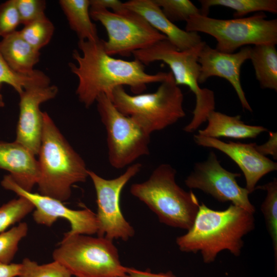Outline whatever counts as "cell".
Listing matches in <instances>:
<instances>
[{
    "mask_svg": "<svg viewBox=\"0 0 277 277\" xmlns=\"http://www.w3.org/2000/svg\"><path fill=\"white\" fill-rule=\"evenodd\" d=\"M78 47L81 53L76 50L72 52L76 64L70 63L69 67L78 78L76 94L86 108L102 94L110 98L113 90L118 86H128L133 92L140 94L148 84L161 83L169 74L162 72L148 74L138 60L113 57L105 52L102 39L95 42L78 41Z\"/></svg>",
    "mask_w": 277,
    "mask_h": 277,
    "instance_id": "cell-1",
    "label": "cell"
},
{
    "mask_svg": "<svg viewBox=\"0 0 277 277\" xmlns=\"http://www.w3.org/2000/svg\"><path fill=\"white\" fill-rule=\"evenodd\" d=\"M254 227L253 213L243 208L231 204L224 210H215L202 203L191 227L176 243L181 251L200 252L204 262L211 263L223 250L239 256L243 238Z\"/></svg>",
    "mask_w": 277,
    "mask_h": 277,
    "instance_id": "cell-2",
    "label": "cell"
},
{
    "mask_svg": "<svg viewBox=\"0 0 277 277\" xmlns=\"http://www.w3.org/2000/svg\"><path fill=\"white\" fill-rule=\"evenodd\" d=\"M43 122L38 190L41 194L64 202L70 197L73 184L86 181L89 170L46 112Z\"/></svg>",
    "mask_w": 277,
    "mask_h": 277,
    "instance_id": "cell-3",
    "label": "cell"
},
{
    "mask_svg": "<svg viewBox=\"0 0 277 277\" xmlns=\"http://www.w3.org/2000/svg\"><path fill=\"white\" fill-rule=\"evenodd\" d=\"M176 173L170 164H161L147 180L133 184L130 192L153 212L161 223L188 230L200 204L192 191L184 190L176 183Z\"/></svg>",
    "mask_w": 277,
    "mask_h": 277,
    "instance_id": "cell-4",
    "label": "cell"
},
{
    "mask_svg": "<svg viewBox=\"0 0 277 277\" xmlns=\"http://www.w3.org/2000/svg\"><path fill=\"white\" fill-rule=\"evenodd\" d=\"M205 44L202 41L189 49L180 51L167 38L132 53L134 59L144 65L155 61L166 63L171 69L176 84L188 86L194 94L196 104L193 117L183 129L186 132L195 131L207 121L209 114L215 109L214 92L208 88H201L198 82L200 74L198 58Z\"/></svg>",
    "mask_w": 277,
    "mask_h": 277,
    "instance_id": "cell-5",
    "label": "cell"
},
{
    "mask_svg": "<svg viewBox=\"0 0 277 277\" xmlns=\"http://www.w3.org/2000/svg\"><path fill=\"white\" fill-rule=\"evenodd\" d=\"M122 114L136 121L150 134L162 130L185 116L184 95L170 71L152 93L131 95L118 86L110 98Z\"/></svg>",
    "mask_w": 277,
    "mask_h": 277,
    "instance_id": "cell-6",
    "label": "cell"
},
{
    "mask_svg": "<svg viewBox=\"0 0 277 277\" xmlns=\"http://www.w3.org/2000/svg\"><path fill=\"white\" fill-rule=\"evenodd\" d=\"M52 256L76 277H122L127 269L113 241L105 237L65 233Z\"/></svg>",
    "mask_w": 277,
    "mask_h": 277,
    "instance_id": "cell-7",
    "label": "cell"
},
{
    "mask_svg": "<svg viewBox=\"0 0 277 277\" xmlns=\"http://www.w3.org/2000/svg\"><path fill=\"white\" fill-rule=\"evenodd\" d=\"M266 17L263 12L229 19L199 14L191 16L186 21L185 30L209 34L216 39L217 50L232 53L248 45L277 44V19Z\"/></svg>",
    "mask_w": 277,
    "mask_h": 277,
    "instance_id": "cell-8",
    "label": "cell"
},
{
    "mask_svg": "<svg viewBox=\"0 0 277 277\" xmlns=\"http://www.w3.org/2000/svg\"><path fill=\"white\" fill-rule=\"evenodd\" d=\"M95 102L106 131L108 161L113 168L128 167L149 154L150 133L120 112L106 95L101 94Z\"/></svg>",
    "mask_w": 277,
    "mask_h": 277,
    "instance_id": "cell-9",
    "label": "cell"
},
{
    "mask_svg": "<svg viewBox=\"0 0 277 277\" xmlns=\"http://www.w3.org/2000/svg\"><path fill=\"white\" fill-rule=\"evenodd\" d=\"M90 14L91 19L99 22L106 30L108 40H103V44L111 56H129L134 51L167 39L140 14L127 8L121 13L90 8Z\"/></svg>",
    "mask_w": 277,
    "mask_h": 277,
    "instance_id": "cell-10",
    "label": "cell"
},
{
    "mask_svg": "<svg viewBox=\"0 0 277 277\" xmlns=\"http://www.w3.org/2000/svg\"><path fill=\"white\" fill-rule=\"evenodd\" d=\"M142 165L134 163L118 176L107 179L88 170L96 196L98 236L110 240L127 241L135 234L133 227L125 219L120 207L121 192L127 183L141 171Z\"/></svg>",
    "mask_w": 277,
    "mask_h": 277,
    "instance_id": "cell-11",
    "label": "cell"
},
{
    "mask_svg": "<svg viewBox=\"0 0 277 277\" xmlns=\"http://www.w3.org/2000/svg\"><path fill=\"white\" fill-rule=\"evenodd\" d=\"M240 176V173L223 168L215 153L211 151L206 160L194 164L185 184L189 188L201 190L219 202H231L254 214L255 208L249 199L250 193L236 180Z\"/></svg>",
    "mask_w": 277,
    "mask_h": 277,
    "instance_id": "cell-12",
    "label": "cell"
},
{
    "mask_svg": "<svg viewBox=\"0 0 277 277\" xmlns=\"http://www.w3.org/2000/svg\"><path fill=\"white\" fill-rule=\"evenodd\" d=\"M1 185L18 196L25 197L33 205L35 210L32 215L33 218L37 224L50 227L58 218H63L69 221L71 226L66 234L92 235L97 233L96 215L90 209H71L56 199L26 191L19 186L9 174L4 176Z\"/></svg>",
    "mask_w": 277,
    "mask_h": 277,
    "instance_id": "cell-13",
    "label": "cell"
},
{
    "mask_svg": "<svg viewBox=\"0 0 277 277\" xmlns=\"http://www.w3.org/2000/svg\"><path fill=\"white\" fill-rule=\"evenodd\" d=\"M55 85L33 86L25 89L19 95V113L15 141L34 155L38 154L43 129V112L41 105L55 97Z\"/></svg>",
    "mask_w": 277,
    "mask_h": 277,
    "instance_id": "cell-14",
    "label": "cell"
},
{
    "mask_svg": "<svg viewBox=\"0 0 277 277\" xmlns=\"http://www.w3.org/2000/svg\"><path fill=\"white\" fill-rule=\"evenodd\" d=\"M194 142L199 146L219 150L228 156L240 167L246 181V188L251 193L256 185L266 174L276 170V163L261 154L255 149V143L224 142L218 138L195 134Z\"/></svg>",
    "mask_w": 277,
    "mask_h": 277,
    "instance_id": "cell-15",
    "label": "cell"
},
{
    "mask_svg": "<svg viewBox=\"0 0 277 277\" xmlns=\"http://www.w3.org/2000/svg\"><path fill=\"white\" fill-rule=\"evenodd\" d=\"M250 47L245 46L235 53H224L212 48L206 43L198 58L200 65L199 84L204 83L212 76L226 79L235 90L243 109L252 112L240 81L241 66L250 58Z\"/></svg>",
    "mask_w": 277,
    "mask_h": 277,
    "instance_id": "cell-16",
    "label": "cell"
},
{
    "mask_svg": "<svg viewBox=\"0 0 277 277\" xmlns=\"http://www.w3.org/2000/svg\"><path fill=\"white\" fill-rule=\"evenodd\" d=\"M124 4L143 16L180 51L189 49L202 41L197 32L182 30L170 21L154 0H130Z\"/></svg>",
    "mask_w": 277,
    "mask_h": 277,
    "instance_id": "cell-17",
    "label": "cell"
},
{
    "mask_svg": "<svg viewBox=\"0 0 277 277\" xmlns=\"http://www.w3.org/2000/svg\"><path fill=\"white\" fill-rule=\"evenodd\" d=\"M29 150L14 141H0V169L8 171L23 189L31 191L39 180L37 160Z\"/></svg>",
    "mask_w": 277,
    "mask_h": 277,
    "instance_id": "cell-18",
    "label": "cell"
},
{
    "mask_svg": "<svg viewBox=\"0 0 277 277\" xmlns=\"http://www.w3.org/2000/svg\"><path fill=\"white\" fill-rule=\"evenodd\" d=\"M207 121V127L198 131L199 135L215 138L223 136L246 139L255 138L262 132L268 131L261 126L245 124L240 115L229 116L214 110L209 114Z\"/></svg>",
    "mask_w": 277,
    "mask_h": 277,
    "instance_id": "cell-19",
    "label": "cell"
},
{
    "mask_svg": "<svg viewBox=\"0 0 277 277\" xmlns=\"http://www.w3.org/2000/svg\"><path fill=\"white\" fill-rule=\"evenodd\" d=\"M0 51L7 64L16 73L31 75L37 71L34 67L39 61L40 52L25 41L19 31L3 38Z\"/></svg>",
    "mask_w": 277,
    "mask_h": 277,
    "instance_id": "cell-20",
    "label": "cell"
},
{
    "mask_svg": "<svg viewBox=\"0 0 277 277\" xmlns=\"http://www.w3.org/2000/svg\"><path fill=\"white\" fill-rule=\"evenodd\" d=\"M59 4L79 41L95 42L100 39L96 25L91 21L90 0H60Z\"/></svg>",
    "mask_w": 277,
    "mask_h": 277,
    "instance_id": "cell-21",
    "label": "cell"
},
{
    "mask_svg": "<svg viewBox=\"0 0 277 277\" xmlns=\"http://www.w3.org/2000/svg\"><path fill=\"white\" fill-rule=\"evenodd\" d=\"M261 87L277 91V51L275 45L261 44L251 47L249 58Z\"/></svg>",
    "mask_w": 277,
    "mask_h": 277,
    "instance_id": "cell-22",
    "label": "cell"
},
{
    "mask_svg": "<svg viewBox=\"0 0 277 277\" xmlns=\"http://www.w3.org/2000/svg\"><path fill=\"white\" fill-rule=\"evenodd\" d=\"M201 14L207 15L212 6H223L235 10L234 17H242L249 13L266 11L277 13L276 0H200Z\"/></svg>",
    "mask_w": 277,
    "mask_h": 277,
    "instance_id": "cell-23",
    "label": "cell"
},
{
    "mask_svg": "<svg viewBox=\"0 0 277 277\" xmlns=\"http://www.w3.org/2000/svg\"><path fill=\"white\" fill-rule=\"evenodd\" d=\"M50 83L49 77L39 70L31 75L16 73L7 64L0 51V88L3 84H6L20 94L29 87L48 86Z\"/></svg>",
    "mask_w": 277,
    "mask_h": 277,
    "instance_id": "cell-24",
    "label": "cell"
},
{
    "mask_svg": "<svg viewBox=\"0 0 277 277\" xmlns=\"http://www.w3.org/2000/svg\"><path fill=\"white\" fill-rule=\"evenodd\" d=\"M255 189L266 191L267 194L261 210L264 216L267 231L272 240L274 259L277 260V179L262 186H256Z\"/></svg>",
    "mask_w": 277,
    "mask_h": 277,
    "instance_id": "cell-25",
    "label": "cell"
},
{
    "mask_svg": "<svg viewBox=\"0 0 277 277\" xmlns=\"http://www.w3.org/2000/svg\"><path fill=\"white\" fill-rule=\"evenodd\" d=\"M54 31L53 23L45 16L24 25L19 32L29 44L38 51L51 41Z\"/></svg>",
    "mask_w": 277,
    "mask_h": 277,
    "instance_id": "cell-26",
    "label": "cell"
},
{
    "mask_svg": "<svg viewBox=\"0 0 277 277\" xmlns=\"http://www.w3.org/2000/svg\"><path fill=\"white\" fill-rule=\"evenodd\" d=\"M34 209L33 205L22 196L2 205L0 207V233L11 225L19 222Z\"/></svg>",
    "mask_w": 277,
    "mask_h": 277,
    "instance_id": "cell-27",
    "label": "cell"
},
{
    "mask_svg": "<svg viewBox=\"0 0 277 277\" xmlns=\"http://www.w3.org/2000/svg\"><path fill=\"white\" fill-rule=\"evenodd\" d=\"M28 231L27 224L21 222L0 233V263H11L20 241L27 235Z\"/></svg>",
    "mask_w": 277,
    "mask_h": 277,
    "instance_id": "cell-28",
    "label": "cell"
},
{
    "mask_svg": "<svg viewBox=\"0 0 277 277\" xmlns=\"http://www.w3.org/2000/svg\"><path fill=\"white\" fill-rule=\"evenodd\" d=\"M21 264L19 277H71L72 275L65 267L56 261L39 265L26 258Z\"/></svg>",
    "mask_w": 277,
    "mask_h": 277,
    "instance_id": "cell-29",
    "label": "cell"
},
{
    "mask_svg": "<svg viewBox=\"0 0 277 277\" xmlns=\"http://www.w3.org/2000/svg\"><path fill=\"white\" fill-rule=\"evenodd\" d=\"M165 16L171 22L186 21L191 16L201 14L198 9L189 0H154Z\"/></svg>",
    "mask_w": 277,
    "mask_h": 277,
    "instance_id": "cell-30",
    "label": "cell"
},
{
    "mask_svg": "<svg viewBox=\"0 0 277 277\" xmlns=\"http://www.w3.org/2000/svg\"><path fill=\"white\" fill-rule=\"evenodd\" d=\"M21 24L15 0H8L0 4V36L4 38L17 31Z\"/></svg>",
    "mask_w": 277,
    "mask_h": 277,
    "instance_id": "cell-31",
    "label": "cell"
},
{
    "mask_svg": "<svg viewBox=\"0 0 277 277\" xmlns=\"http://www.w3.org/2000/svg\"><path fill=\"white\" fill-rule=\"evenodd\" d=\"M15 3L21 24L25 25L46 16L44 0H15Z\"/></svg>",
    "mask_w": 277,
    "mask_h": 277,
    "instance_id": "cell-32",
    "label": "cell"
},
{
    "mask_svg": "<svg viewBox=\"0 0 277 277\" xmlns=\"http://www.w3.org/2000/svg\"><path fill=\"white\" fill-rule=\"evenodd\" d=\"M90 9H111L114 13H121L127 8L118 0H90Z\"/></svg>",
    "mask_w": 277,
    "mask_h": 277,
    "instance_id": "cell-33",
    "label": "cell"
},
{
    "mask_svg": "<svg viewBox=\"0 0 277 277\" xmlns=\"http://www.w3.org/2000/svg\"><path fill=\"white\" fill-rule=\"evenodd\" d=\"M256 150L262 155H271L274 159H277V134L269 132L268 141L261 145H255Z\"/></svg>",
    "mask_w": 277,
    "mask_h": 277,
    "instance_id": "cell-34",
    "label": "cell"
},
{
    "mask_svg": "<svg viewBox=\"0 0 277 277\" xmlns=\"http://www.w3.org/2000/svg\"><path fill=\"white\" fill-rule=\"evenodd\" d=\"M122 277H176L171 271L166 273H152L150 271H142L127 267L125 274Z\"/></svg>",
    "mask_w": 277,
    "mask_h": 277,
    "instance_id": "cell-35",
    "label": "cell"
},
{
    "mask_svg": "<svg viewBox=\"0 0 277 277\" xmlns=\"http://www.w3.org/2000/svg\"><path fill=\"white\" fill-rule=\"evenodd\" d=\"M21 264L0 263V277L19 276Z\"/></svg>",
    "mask_w": 277,
    "mask_h": 277,
    "instance_id": "cell-36",
    "label": "cell"
},
{
    "mask_svg": "<svg viewBox=\"0 0 277 277\" xmlns=\"http://www.w3.org/2000/svg\"><path fill=\"white\" fill-rule=\"evenodd\" d=\"M5 106V102L3 95L0 93V107H3Z\"/></svg>",
    "mask_w": 277,
    "mask_h": 277,
    "instance_id": "cell-37",
    "label": "cell"
}]
</instances>
